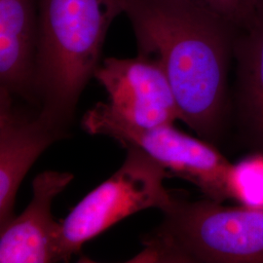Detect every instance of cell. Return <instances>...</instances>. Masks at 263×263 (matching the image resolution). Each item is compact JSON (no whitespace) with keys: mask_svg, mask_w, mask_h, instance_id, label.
<instances>
[{"mask_svg":"<svg viewBox=\"0 0 263 263\" xmlns=\"http://www.w3.org/2000/svg\"><path fill=\"white\" fill-rule=\"evenodd\" d=\"M131 21L139 54L156 58L180 120L203 140L219 137L236 28L197 0H112Z\"/></svg>","mask_w":263,"mask_h":263,"instance_id":"1","label":"cell"},{"mask_svg":"<svg viewBox=\"0 0 263 263\" xmlns=\"http://www.w3.org/2000/svg\"><path fill=\"white\" fill-rule=\"evenodd\" d=\"M37 5L36 106L47 122L66 132L119 13L111 0H37Z\"/></svg>","mask_w":263,"mask_h":263,"instance_id":"2","label":"cell"},{"mask_svg":"<svg viewBox=\"0 0 263 263\" xmlns=\"http://www.w3.org/2000/svg\"><path fill=\"white\" fill-rule=\"evenodd\" d=\"M221 204L175 198L136 261L263 263V207Z\"/></svg>","mask_w":263,"mask_h":263,"instance_id":"3","label":"cell"},{"mask_svg":"<svg viewBox=\"0 0 263 263\" xmlns=\"http://www.w3.org/2000/svg\"><path fill=\"white\" fill-rule=\"evenodd\" d=\"M81 124L90 135L106 136L126 149L144 152L170 174L196 185L208 199L219 203L232 199L230 179L234 165L209 141L188 136L173 125H135L104 103L85 113Z\"/></svg>","mask_w":263,"mask_h":263,"instance_id":"4","label":"cell"},{"mask_svg":"<svg viewBox=\"0 0 263 263\" xmlns=\"http://www.w3.org/2000/svg\"><path fill=\"white\" fill-rule=\"evenodd\" d=\"M171 174L144 152L130 147L121 168L85 196L61 222L60 261H69L88 241L124 218L147 209L169 208L164 186Z\"/></svg>","mask_w":263,"mask_h":263,"instance_id":"5","label":"cell"},{"mask_svg":"<svg viewBox=\"0 0 263 263\" xmlns=\"http://www.w3.org/2000/svg\"><path fill=\"white\" fill-rule=\"evenodd\" d=\"M94 77L108 95V104L133 124L156 127L180 120L168 77L156 58H108Z\"/></svg>","mask_w":263,"mask_h":263,"instance_id":"6","label":"cell"},{"mask_svg":"<svg viewBox=\"0 0 263 263\" xmlns=\"http://www.w3.org/2000/svg\"><path fill=\"white\" fill-rule=\"evenodd\" d=\"M38 111L29 113L0 91V228L14 217L20 185L38 157L66 137Z\"/></svg>","mask_w":263,"mask_h":263,"instance_id":"7","label":"cell"},{"mask_svg":"<svg viewBox=\"0 0 263 263\" xmlns=\"http://www.w3.org/2000/svg\"><path fill=\"white\" fill-rule=\"evenodd\" d=\"M73 179L68 172L45 171L32 181V199L26 210L0 228V262L60 261L62 224L52 216V204Z\"/></svg>","mask_w":263,"mask_h":263,"instance_id":"8","label":"cell"},{"mask_svg":"<svg viewBox=\"0 0 263 263\" xmlns=\"http://www.w3.org/2000/svg\"><path fill=\"white\" fill-rule=\"evenodd\" d=\"M37 0H0V91L36 105Z\"/></svg>","mask_w":263,"mask_h":263,"instance_id":"9","label":"cell"},{"mask_svg":"<svg viewBox=\"0 0 263 263\" xmlns=\"http://www.w3.org/2000/svg\"><path fill=\"white\" fill-rule=\"evenodd\" d=\"M233 57L242 122L254 143L263 147V0L236 28Z\"/></svg>","mask_w":263,"mask_h":263,"instance_id":"10","label":"cell"},{"mask_svg":"<svg viewBox=\"0 0 263 263\" xmlns=\"http://www.w3.org/2000/svg\"><path fill=\"white\" fill-rule=\"evenodd\" d=\"M230 186L232 199L245 206L263 207V156H254L234 165Z\"/></svg>","mask_w":263,"mask_h":263,"instance_id":"11","label":"cell"},{"mask_svg":"<svg viewBox=\"0 0 263 263\" xmlns=\"http://www.w3.org/2000/svg\"><path fill=\"white\" fill-rule=\"evenodd\" d=\"M238 28L248 19L258 0H197Z\"/></svg>","mask_w":263,"mask_h":263,"instance_id":"12","label":"cell"}]
</instances>
